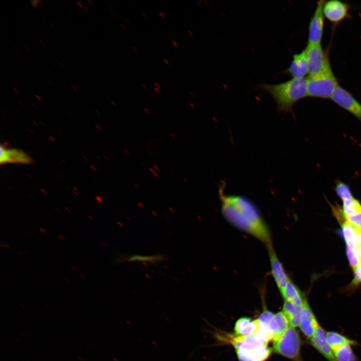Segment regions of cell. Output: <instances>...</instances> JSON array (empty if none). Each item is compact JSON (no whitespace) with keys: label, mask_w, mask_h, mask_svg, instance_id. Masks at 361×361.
<instances>
[{"label":"cell","mask_w":361,"mask_h":361,"mask_svg":"<svg viewBox=\"0 0 361 361\" xmlns=\"http://www.w3.org/2000/svg\"><path fill=\"white\" fill-rule=\"evenodd\" d=\"M190 106H191L193 108H194V106L193 103L190 102Z\"/></svg>","instance_id":"cell-59"},{"label":"cell","mask_w":361,"mask_h":361,"mask_svg":"<svg viewBox=\"0 0 361 361\" xmlns=\"http://www.w3.org/2000/svg\"><path fill=\"white\" fill-rule=\"evenodd\" d=\"M83 9H84L87 12H89V10H88V8H87V7L84 6V7H83Z\"/></svg>","instance_id":"cell-48"},{"label":"cell","mask_w":361,"mask_h":361,"mask_svg":"<svg viewBox=\"0 0 361 361\" xmlns=\"http://www.w3.org/2000/svg\"><path fill=\"white\" fill-rule=\"evenodd\" d=\"M258 319L252 320L250 318L243 317L236 322L234 331L236 335H245L253 333L258 330Z\"/></svg>","instance_id":"cell-19"},{"label":"cell","mask_w":361,"mask_h":361,"mask_svg":"<svg viewBox=\"0 0 361 361\" xmlns=\"http://www.w3.org/2000/svg\"><path fill=\"white\" fill-rule=\"evenodd\" d=\"M289 321L283 311L274 314L269 325L272 340L279 337L290 326Z\"/></svg>","instance_id":"cell-17"},{"label":"cell","mask_w":361,"mask_h":361,"mask_svg":"<svg viewBox=\"0 0 361 361\" xmlns=\"http://www.w3.org/2000/svg\"><path fill=\"white\" fill-rule=\"evenodd\" d=\"M170 135L172 137H173V138H175V135L173 133L172 134V133H170Z\"/></svg>","instance_id":"cell-56"},{"label":"cell","mask_w":361,"mask_h":361,"mask_svg":"<svg viewBox=\"0 0 361 361\" xmlns=\"http://www.w3.org/2000/svg\"><path fill=\"white\" fill-rule=\"evenodd\" d=\"M190 94L193 96H194V94L192 92H190Z\"/></svg>","instance_id":"cell-62"},{"label":"cell","mask_w":361,"mask_h":361,"mask_svg":"<svg viewBox=\"0 0 361 361\" xmlns=\"http://www.w3.org/2000/svg\"><path fill=\"white\" fill-rule=\"evenodd\" d=\"M343 237L347 247L353 250L356 247V239L354 227L346 220L340 223Z\"/></svg>","instance_id":"cell-21"},{"label":"cell","mask_w":361,"mask_h":361,"mask_svg":"<svg viewBox=\"0 0 361 361\" xmlns=\"http://www.w3.org/2000/svg\"><path fill=\"white\" fill-rule=\"evenodd\" d=\"M124 152H125V153H126V154H130L129 152L127 149H124Z\"/></svg>","instance_id":"cell-52"},{"label":"cell","mask_w":361,"mask_h":361,"mask_svg":"<svg viewBox=\"0 0 361 361\" xmlns=\"http://www.w3.org/2000/svg\"><path fill=\"white\" fill-rule=\"evenodd\" d=\"M342 201V210L344 215H352L361 212V204L353 197Z\"/></svg>","instance_id":"cell-22"},{"label":"cell","mask_w":361,"mask_h":361,"mask_svg":"<svg viewBox=\"0 0 361 361\" xmlns=\"http://www.w3.org/2000/svg\"><path fill=\"white\" fill-rule=\"evenodd\" d=\"M239 361H265L270 356L271 349L268 346L236 350Z\"/></svg>","instance_id":"cell-15"},{"label":"cell","mask_w":361,"mask_h":361,"mask_svg":"<svg viewBox=\"0 0 361 361\" xmlns=\"http://www.w3.org/2000/svg\"><path fill=\"white\" fill-rule=\"evenodd\" d=\"M344 216L346 220L353 227L361 228V212L352 215Z\"/></svg>","instance_id":"cell-26"},{"label":"cell","mask_w":361,"mask_h":361,"mask_svg":"<svg viewBox=\"0 0 361 361\" xmlns=\"http://www.w3.org/2000/svg\"><path fill=\"white\" fill-rule=\"evenodd\" d=\"M35 48L38 51H41L40 49H39V48L38 46H35Z\"/></svg>","instance_id":"cell-54"},{"label":"cell","mask_w":361,"mask_h":361,"mask_svg":"<svg viewBox=\"0 0 361 361\" xmlns=\"http://www.w3.org/2000/svg\"><path fill=\"white\" fill-rule=\"evenodd\" d=\"M13 48L17 52H20V50L19 49V48L17 47L14 46Z\"/></svg>","instance_id":"cell-37"},{"label":"cell","mask_w":361,"mask_h":361,"mask_svg":"<svg viewBox=\"0 0 361 361\" xmlns=\"http://www.w3.org/2000/svg\"><path fill=\"white\" fill-rule=\"evenodd\" d=\"M334 190L342 201L353 197L349 186L339 180L335 181Z\"/></svg>","instance_id":"cell-24"},{"label":"cell","mask_w":361,"mask_h":361,"mask_svg":"<svg viewBox=\"0 0 361 361\" xmlns=\"http://www.w3.org/2000/svg\"><path fill=\"white\" fill-rule=\"evenodd\" d=\"M309 76L317 75L332 70L328 53L320 45L307 44L304 50Z\"/></svg>","instance_id":"cell-5"},{"label":"cell","mask_w":361,"mask_h":361,"mask_svg":"<svg viewBox=\"0 0 361 361\" xmlns=\"http://www.w3.org/2000/svg\"><path fill=\"white\" fill-rule=\"evenodd\" d=\"M188 33H189L191 36H193V34H192V32H191V31L188 30Z\"/></svg>","instance_id":"cell-58"},{"label":"cell","mask_w":361,"mask_h":361,"mask_svg":"<svg viewBox=\"0 0 361 361\" xmlns=\"http://www.w3.org/2000/svg\"><path fill=\"white\" fill-rule=\"evenodd\" d=\"M338 86L332 70L306 78L307 97L328 99Z\"/></svg>","instance_id":"cell-3"},{"label":"cell","mask_w":361,"mask_h":361,"mask_svg":"<svg viewBox=\"0 0 361 361\" xmlns=\"http://www.w3.org/2000/svg\"><path fill=\"white\" fill-rule=\"evenodd\" d=\"M51 65L54 66V67H56V65L54 63H51Z\"/></svg>","instance_id":"cell-61"},{"label":"cell","mask_w":361,"mask_h":361,"mask_svg":"<svg viewBox=\"0 0 361 361\" xmlns=\"http://www.w3.org/2000/svg\"><path fill=\"white\" fill-rule=\"evenodd\" d=\"M134 185H135V186L138 189H139V188H140V186H139V185L138 184L135 183Z\"/></svg>","instance_id":"cell-55"},{"label":"cell","mask_w":361,"mask_h":361,"mask_svg":"<svg viewBox=\"0 0 361 361\" xmlns=\"http://www.w3.org/2000/svg\"><path fill=\"white\" fill-rule=\"evenodd\" d=\"M224 188L219 190L221 212L233 226L251 235L265 244L272 245L270 232L258 209L246 197L224 193Z\"/></svg>","instance_id":"cell-1"},{"label":"cell","mask_w":361,"mask_h":361,"mask_svg":"<svg viewBox=\"0 0 361 361\" xmlns=\"http://www.w3.org/2000/svg\"><path fill=\"white\" fill-rule=\"evenodd\" d=\"M326 332L320 325L314 335L310 339L311 344L328 361H338L334 353L326 342Z\"/></svg>","instance_id":"cell-12"},{"label":"cell","mask_w":361,"mask_h":361,"mask_svg":"<svg viewBox=\"0 0 361 361\" xmlns=\"http://www.w3.org/2000/svg\"><path fill=\"white\" fill-rule=\"evenodd\" d=\"M154 85L156 86V87H157V88L159 89L160 86H159V84H158V83L155 82V83H154Z\"/></svg>","instance_id":"cell-45"},{"label":"cell","mask_w":361,"mask_h":361,"mask_svg":"<svg viewBox=\"0 0 361 361\" xmlns=\"http://www.w3.org/2000/svg\"><path fill=\"white\" fill-rule=\"evenodd\" d=\"M302 306L285 301L283 312L287 318L290 326L296 328L299 325V314Z\"/></svg>","instance_id":"cell-20"},{"label":"cell","mask_w":361,"mask_h":361,"mask_svg":"<svg viewBox=\"0 0 361 361\" xmlns=\"http://www.w3.org/2000/svg\"><path fill=\"white\" fill-rule=\"evenodd\" d=\"M142 86L145 89L147 90L148 91H149V92H151V91L147 88V87H146V86L145 85L142 84Z\"/></svg>","instance_id":"cell-38"},{"label":"cell","mask_w":361,"mask_h":361,"mask_svg":"<svg viewBox=\"0 0 361 361\" xmlns=\"http://www.w3.org/2000/svg\"><path fill=\"white\" fill-rule=\"evenodd\" d=\"M48 23H49V25H50L52 28H55V27H54V25H53V24L52 23H51V22H49Z\"/></svg>","instance_id":"cell-42"},{"label":"cell","mask_w":361,"mask_h":361,"mask_svg":"<svg viewBox=\"0 0 361 361\" xmlns=\"http://www.w3.org/2000/svg\"><path fill=\"white\" fill-rule=\"evenodd\" d=\"M76 3L81 9H83L84 6H83L82 3L81 2H80L79 1H77Z\"/></svg>","instance_id":"cell-32"},{"label":"cell","mask_w":361,"mask_h":361,"mask_svg":"<svg viewBox=\"0 0 361 361\" xmlns=\"http://www.w3.org/2000/svg\"><path fill=\"white\" fill-rule=\"evenodd\" d=\"M142 15L145 19L147 18V15L145 13H142Z\"/></svg>","instance_id":"cell-51"},{"label":"cell","mask_w":361,"mask_h":361,"mask_svg":"<svg viewBox=\"0 0 361 361\" xmlns=\"http://www.w3.org/2000/svg\"><path fill=\"white\" fill-rule=\"evenodd\" d=\"M273 341V349L276 353L293 361H303L301 356V339L295 328L290 326Z\"/></svg>","instance_id":"cell-4"},{"label":"cell","mask_w":361,"mask_h":361,"mask_svg":"<svg viewBox=\"0 0 361 361\" xmlns=\"http://www.w3.org/2000/svg\"><path fill=\"white\" fill-rule=\"evenodd\" d=\"M71 88H72V89L75 92H78V90L77 88L75 86H73V85H72V86H71Z\"/></svg>","instance_id":"cell-33"},{"label":"cell","mask_w":361,"mask_h":361,"mask_svg":"<svg viewBox=\"0 0 361 361\" xmlns=\"http://www.w3.org/2000/svg\"><path fill=\"white\" fill-rule=\"evenodd\" d=\"M23 47L26 49V50L27 51H29V52L30 51V48H29V47L28 46H27V45H23Z\"/></svg>","instance_id":"cell-35"},{"label":"cell","mask_w":361,"mask_h":361,"mask_svg":"<svg viewBox=\"0 0 361 361\" xmlns=\"http://www.w3.org/2000/svg\"><path fill=\"white\" fill-rule=\"evenodd\" d=\"M346 251V255L349 262V264L354 271L359 262V259L358 258L355 252H354L353 250L347 247Z\"/></svg>","instance_id":"cell-25"},{"label":"cell","mask_w":361,"mask_h":361,"mask_svg":"<svg viewBox=\"0 0 361 361\" xmlns=\"http://www.w3.org/2000/svg\"><path fill=\"white\" fill-rule=\"evenodd\" d=\"M153 167H154L155 169H156L157 171H159V167H158V166H157V165L156 166V165H153Z\"/></svg>","instance_id":"cell-46"},{"label":"cell","mask_w":361,"mask_h":361,"mask_svg":"<svg viewBox=\"0 0 361 361\" xmlns=\"http://www.w3.org/2000/svg\"><path fill=\"white\" fill-rule=\"evenodd\" d=\"M159 15L162 18L165 19V16H164V15L163 13H162V12H159Z\"/></svg>","instance_id":"cell-36"},{"label":"cell","mask_w":361,"mask_h":361,"mask_svg":"<svg viewBox=\"0 0 361 361\" xmlns=\"http://www.w3.org/2000/svg\"><path fill=\"white\" fill-rule=\"evenodd\" d=\"M330 99L337 105L351 113L361 122V103L350 92L338 85Z\"/></svg>","instance_id":"cell-7"},{"label":"cell","mask_w":361,"mask_h":361,"mask_svg":"<svg viewBox=\"0 0 361 361\" xmlns=\"http://www.w3.org/2000/svg\"><path fill=\"white\" fill-rule=\"evenodd\" d=\"M154 90L156 91V92H157V93H158V94H160V91H159V90L158 88H157V87H155L154 88Z\"/></svg>","instance_id":"cell-39"},{"label":"cell","mask_w":361,"mask_h":361,"mask_svg":"<svg viewBox=\"0 0 361 361\" xmlns=\"http://www.w3.org/2000/svg\"><path fill=\"white\" fill-rule=\"evenodd\" d=\"M41 19L45 23H46V20L44 17H41Z\"/></svg>","instance_id":"cell-49"},{"label":"cell","mask_w":361,"mask_h":361,"mask_svg":"<svg viewBox=\"0 0 361 361\" xmlns=\"http://www.w3.org/2000/svg\"><path fill=\"white\" fill-rule=\"evenodd\" d=\"M120 26L122 28V29H123V30H126L125 27L123 25H122V24H120Z\"/></svg>","instance_id":"cell-53"},{"label":"cell","mask_w":361,"mask_h":361,"mask_svg":"<svg viewBox=\"0 0 361 361\" xmlns=\"http://www.w3.org/2000/svg\"><path fill=\"white\" fill-rule=\"evenodd\" d=\"M271 267V272L274 280L280 291L287 284L290 279L278 259L273 245L267 247Z\"/></svg>","instance_id":"cell-11"},{"label":"cell","mask_w":361,"mask_h":361,"mask_svg":"<svg viewBox=\"0 0 361 361\" xmlns=\"http://www.w3.org/2000/svg\"><path fill=\"white\" fill-rule=\"evenodd\" d=\"M236 350H248L268 346L269 340L259 331L245 335H235L230 340Z\"/></svg>","instance_id":"cell-9"},{"label":"cell","mask_w":361,"mask_h":361,"mask_svg":"<svg viewBox=\"0 0 361 361\" xmlns=\"http://www.w3.org/2000/svg\"><path fill=\"white\" fill-rule=\"evenodd\" d=\"M35 97H36L37 98H38L39 100H40V101L42 100L40 96H39L38 95H35Z\"/></svg>","instance_id":"cell-47"},{"label":"cell","mask_w":361,"mask_h":361,"mask_svg":"<svg viewBox=\"0 0 361 361\" xmlns=\"http://www.w3.org/2000/svg\"><path fill=\"white\" fill-rule=\"evenodd\" d=\"M354 278L352 281L353 285H357L361 283V260L357 266L354 270Z\"/></svg>","instance_id":"cell-27"},{"label":"cell","mask_w":361,"mask_h":361,"mask_svg":"<svg viewBox=\"0 0 361 361\" xmlns=\"http://www.w3.org/2000/svg\"><path fill=\"white\" fill-rule=\"evenodd\" d=\"M144 110L148 114L149 113V111L146 108H144Z\"/></svg>","instance_id":"cell-50"},{"label":"cell","mask_w":361,"mask_h":361,"mask_svg":"<svg viewBox=\"0 0 361 361\" xmlns=\"http://www.w3.org/2000/svg\"><path fill=\"white\" fill-rule=\"evenodd\" d=\"M12 89H13V90L15 92H16L17 93H19V91L17 90V88H15V87H13Z\"/></svg>","instance_id":"cell-41"},{"label":"cell","mask_w":361,"mask_h":361,"mask_svg":"<svg viewBox=\"0 0 361 361\" xmlns=\"http://www.w3.org/2000/svg\"><path fill=\"white\" fill-rule=\"evenodd\" d=\"M354 231L356 239V247H357L361 245V228H354Z\"/></svg>","instance_id":"cell-28"},{"label":"cell","mask_w":361,"mask_h":361,"mask_svg":"<svg viewBox=\"0 0 361 361\" xmlns=\"http://www.w3.org/2000/svg\"><path fill=\"white\" fill-rule=\"evenodd\" d=\"M131 48L132 49V50H133L135 52L137 53L138 51H137V49H136V48L135 47H133V46H132V47H131Z\"/></svg>","instance_id":"cell-43"},{"label":"cell","mask_w":361,"mask_h":361,"mask_svg":"<svg viewBox=\"0 0 361 361\" xmlns=\"http://www.w3.org/2000/svg\"><path fill=\"white\" fill-rule=\"evenodd\" d=\"M41 2V1H39V0H35V1H30L31 5L34 8V9L36 10H37L38 9Z\"/></svg>","instance_id":"cell-29"},{"label":"cell","mask_w":361,"mask_h":361,"mask_svg":"<svg viewBox=\"0 0 361 361\" xmlns=\"http://www.w3.org/2000/svg\"><path fill=\"white\" fill-rule=\"evenodd\" d=\"M320 325L307 301L302 305L299 319V325L302 333L310 339L315 334Z\"/></svg>","instance_id":"cell-10"},{"label":"cell","mask_w":361,"mask_h":361,"mask_svg":"<svg viewBox=\"0 0 361 361\" xmlns=\"http://www.w3.org/2000/svg\"><path fill=\"white\" fill-rule=\"evenodd\" d=\"M87 2L90 5H92V2L90 0H87Z\"/></svg>","instance_id":"cell-57"},{"label":"cell","mask_w":361,"mask_h":361,"mask_svg":"<svg viewBox=\"0 0 361 361\" xmlns=\"http://www.w3.org/2000/svg\"><path fill=\"white\" fill-rule=\"evenodd\" d=\"M349 6L339 0L325 1L323 13L325 18L333 24H338L350 17Z\"/></svg>","instance_id":"cell-8"},{"label":"cell","mask_w":361,"mask_h":361,"mask_svg":"<svg viewBox=\"0 0 361 361\" xmlns=\"http://www.w3.org/2000/svg\"><path fill=\"white\" fill-rule=\"evenodd\" d=\"M324 1L317 2L314 13L308 26V43L309 45H320L323 37L324 27V16L323 6Z\"/></svg>","instance_id":"cell-6"},{"label":"cell","mask_w":361,"mask_h":361,"mask_svg":"<svg viewBox=\"0 0 361 361\" xmlns=\"http://www.w3.org/2000/svg\"><path fill=\"white\" fill-rule=\"evenodd\" d=\"M163 61H164V62L167 65H169V62L168 61V60H167L165 59H163Z\"/></svg>","instance_id":"cell-44"},{"label":"cell","mask_w":361,"mask_h":361,"mask_svg":"<svg viewBox=\"0 0 361 361\" xmlns=\"http://www.w3.org/2000/svg\"><path fill=\"white\" fill-rule=\"evenodd\" d=\"M39 41L40 43H41V44H42V45L43 46H44V47H46V44H45V43L42 40L39 39Z\"/></svg>","instance_id":"cell-34"},{"label":"cell","mask_w":361,"mask_h":361,"mask_svg":"<svg viewBox=\"0 0 361 361\" xmlns=\"http://www.w3.org/2000/svg\"><path fill=\"white\" fill-rule=\"evenodd\" d=\"M149 170L156 177H159L158 174L155 172L153 168H149Z\"/></svg>","instance_id":"cell-31"},{"label":"cell","mask_w":361,"mask_h":361,"mask_svg":"<svg viewBox=\"0 0 361 361\" xmlns=\"http://www.w3.org/2000/svg\"><path fill=\"white\" fill-rule=\"evenodd\" d=\"M1 164L7 163L28 164L32 159L24 152L17 149L8 148L1 145Z\"/></svg>","instance_id":"cell-14"},{"label":"cell","mask_w":361,"mask_h":361,"mask_svg":"<svg viewBox=\"0 0 361 361\" xmlns=\"http://www.w3.org/2000/svg\"><path fill=\"white\" fill-rule=\"evenodd\" d=\"M325 338L328 345L333 352L346 344H350L351 346L358 344L355 340L333 331L326 332Z\"/></svg>","instance_id":"cell-18"},{"label":"cell","mask_w":361,"mask_h":361,"mask_svg":"<svg viewBox=\"0 0 361 361\" xmlns=\"http://www.w3.org/2000/svg\"><path fill=\"white\" fill-rule=\"evenodd\" d=\"M280 291L285 301H289L297 305L302 306L307 301L300 289L290 279Z\"/></svg>","instance_id":"cell-16"},{"label":"cell","mask_w":361,"mask_h":361,"mask_svg":"<svg viewBox=\"0 0 361 361\" xmlns=\"http://www.w3.org/2000/svg\"><path fill=\"white\" fill-rule=\"evenodd\" d=\"M355 253L358 258L361 260V245L355 247Z\"/></svg>","instance_id":"cell-30"},{"label":"cell","mask_w":361,"mask_h":361,"mask_svg":"<svg viewBox=\"0 0 361 361\" xmlns=\"http://www.w3.org/2000/svg\"><path fill=\"white\" fill-rule=\"evenodd\" d=\"M285 73L289 75L292 78H304L308 74V66L304 51L293 55L292 60L285 71Z\"/></svg>","instance_id":"cell-13"},{"label":"cell","mask_w":361,"mask_h":361,"mask_svg":"<svg viewBox=\"0 0 361 361\" xmlns=\"http://www.w3.org/2000/svg\"><path fill=\"white\" fill-rule=\"evenodd\" d=\"M172 43L174 45V46H175L176 47H178L177 43L176 42H175L174 41H172Z\"/></svg>","instance_id":"cell-40"},{"label":"cell","mask_w":361,"mask_h":361,"mask_svg":"<svg viewBox=\"0 0 361 361\" xmlns=\"http://www.w3.org/2000/svg\"><path fill=\"white\" fill-rule=\"evenodd\" d=\"M338 361H356L357 358L350 344L345 345L334 352Z\"/></svg>","instance_id":"cell-23"},{"label":"cell","mask_w":361,"mask_h":361,"mask_svg":"<svg viewBox=\"0 0 361 361\" xmlns=\"http://www.w3.org/2000/svg\"><path fill=\"white\" fill-rule=\"evenodd\" d=\"M260 88L267 92L276 102L278 110L282 112H292L294 105L307 97L306 78H292L284 82L263 84Z\"/></svg>","instance_id":"cell-2"},{"label":"cell","mask_w":361,"mask_h":361,"mask_svg":"<svg viewBox=\"0 0 361 361\" xmlns=\"http://www.w3.org/2000/svg\"><path fill=\"white\" fill-rule=\"evenodd\" d=\"M183 179H184V181H185L186 183H188V182H189V181L188 180V179H186V178H184Z\"/></svg>","instance_id":"cell-60"}]
</instances>
